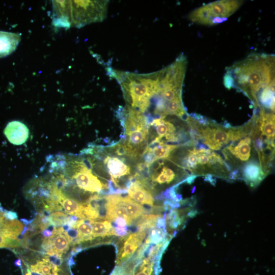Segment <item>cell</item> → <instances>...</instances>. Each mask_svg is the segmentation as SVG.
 <instances>
[{
	"mask_svg": "<svg viewBox=\"0 0 275 275\" xmlns=\"http://www.w3.org/2000/svg\"><path fill=\"white\" fill-rule=\"evenodd\" d=\"M64 232L62 226L56 227L51 236L46 238L51 248V253L46 255L56 254L62 256L63 254L66 253L69 250L70 243L65 236Z\"/></svg>",
	"mask_w": 275,
	"mask_h": 275,
	"instance_id": "14",
	"label": "cell"
},
{
	"mask_svg": "<svg viewBox=\"0 0 275 275\" xmlns=\"http://www.w3.org/2000/svg\"><path fill=\"white\" fill-rule=\"evenodd\" d=\"M222 152L230 171L234 170L231 173V178H239L242 167L249 161L257 159L255 156L257 153L254 146L252 132L250 134L230 143Z\"/></svg>",
	"mask_w": 275,
	"mask_h": 275,
	"instance_id": "7",
	"label": "cell"
},
{
	"mask_svg": "<svg viewBox=\"0 0 275 275\" xmlns=\"http://www.w3.org/2000/svg\"><path fill=\"white\" fill-rule=\"evenodd\" d=\"M44 258L48 261L51 264L59 266L61 265L63 262L62 256L56 254H52L50 255H47Z\"/></svg>",
	"mask_w": 275,
	"mask_h": 275,
	"instance_id": "25",
	"label": "cell"
},
{
	"mask_svg": "<svg viewBox=\"0 0 275 275\" xmlns=\"http://www.w3.org/2000/svg\"><path fill=\"white\" fill-rule=\"evenodd\" d=\"M123 204L131 220L142 215L145 212L144 208L140 204L126 196L122 197Z\"/></svg>",
	"mask_w": 275,
	"mask_h": 275,
	"instance_id": "22",
	"label": "cell"
},
{
	"mask_svg": "<svg viewBox=\"0 0 275 275\" xmlns=\"http://www.w3.org/2000/svg\"><path fill=\"white\" fill-rule=\"evenodd\" d=\"M243 2L223 0L210 3L193 11L188 18L193 22L206 25L222 23L235 12Z\"/></svg>",
	"mask_w": 275,
	"mask_h": 275,
	"instance_id": "6",
	"label": "cell"
},
{
	"mask_svg": "<svg viewBox=\"0 0 275 275\" xmlns=\"http://www.w3.org/2000/svg\"><path fill=\"white\" fill-rule=\"evenodd\" d=\"M267 175L262 168L258 159L252 160L241 168L239 178L252 187L257 186Z\"/></svg>",
	"mask_w": 275,
	"mask_h": 275,
	"instance_id": "11",
	"label": "cell"
},
{
	"mask_svg": "<svg viewBox=\"0 0 275 275\" xmlns=\"http://www.w3.org/2000/svg\"><path fill=\"white\" fill-rule=\"evenodd\" d=\"M104 163L115 185H117V179L130 174L129 167L117 157L107 156L104 159Z\"/></svg>",
	"mask_w": 275,
	"mask_h": 275,
	"instance_id": "16",
	"label": "cell"
},
{
	"mask_svg": "<svg viewBox=\"0 0 275 275\" xmlns=\"http://www.w3.org/2000/svg\"><path fill=\"white\" fill-rule=\"evenodd\" d=\"M129 197L136 202L142 204H146L152 206L153 198L151 193L146 189L139 181L132 182L128 189Z\"/></svg>",
	"mask_w": 275,
	"mask_h": 275,
	"instance_id": "18",
	"label": "cell"
},
{
	"mask_svg": "<svg viewBox=\"0 0 275 275\" xmlns=\"http://www.w3.org/2000/svg\"><path fill=\"white\" fill-rule=\"evenodd\" d=\"M144 230H141L130 234L126 239L122 251L121 259H126L130 256L141 244L145 237Z\"/></svg>",
	"mask_w": 275,
	"mask_h": 275,
	"instance_id": "19",
	"label": "cell"
},
{
	"mask_svg": "<svg viewBox=\"0 0 275 275\" xmlns=\"http://www.w3.org/2000/svg\"><path fill=\"white\" fill-rule=\"evenodd\" d=\"M4 133L10 143L15 145H21L29 139L30 131L22 122L12 121L7 124Z\"/></svg>",
	"mask_w": 275,
	"mask_h": 275,
	"instance_id": "12",
	"label": "cell"
},
{
	"mask_svg": "<svg viewBox=\"0 0 275 275\" xmlns=\"http://www.w3.org/2000/svg\"><path fill=\"white\" fill-rule=\"evenodd\" d=\"M8 219L6 217L5 211H3L0 207V233L4 234L6 237L7 236L6 233V223Z\"/></svg>",
	"mask_w": 275,
	"mask_h": 275,
	"instance_id": "26",
	"label": "cell"
},
{
	"mask_svg": "<svg viewBox=\"0 0 275 275\" xmlns=\"http://www.w3.org/2000/svg\"><path fill=\"white\" fill-rule=\"evenodd\" d=\"M30 270L31 275H44L43 274H42L41 272L39 271L31 270Z\"/></svg>",
	"mask_w": 275,
	"mask_h": 275,
	"instance_id": "28",
	"label": "cell"
},
{
	"mask_svg": "<svg viewBox=\"0 0 275 275\" xmlns=\"http://www.w3.org/2000/svg\"><path fill=\"white\" fill-rule=\"evenodd\" d=\"M15 264L18 266H21V260L20 259L17 260V261H16L15 262Z\"/></svg>",
	"mask_w": 275,
	"mask_h": 275,
	"instance_id": "29",
	"label": "cell"
},
{
	"mask_svg": "<svg viewBox=\"0 0 275 275\" xmlns=\"http://www.w3.org/2000/svg\"><path fill=\"white\" fill-rule=\"evenodd\" d=\"M5 215L7 219L10 220L16 219L17 218V214L16 212L10 211H5Z\"/></svg>",
	"mask_w": 275,
	"mask_h": 275,
	"instance_id": "27",
	"label": "cell"
},
{
	"mask_svg": "<svg viewBox=\"0 0 275 275\" xmlns=\"http://www.w3.org/2000/svg\"><path fill=\"white\" fill-rule=\"evenodd\" d=\"M51 223L54 226H62L67 224L69 217L60 211H54L48 216Z\"/></svg>",
	"mask_w": 275,
	"mask_h": 275,
	"instance_id": "24",
	"label": "cell"
},
{
	"mask_svg": "<svg viewBox=\"0 0 275 275\" xmlns=\"http://www.w3.org/2000/svg\"><path fill=\"white\" fill-rule=\"evenodd\" d=\"M108 4L107 1H53L52 23L68 28L102 21Z\"/></svg>",
	"mask_w": 275,
	"mask_h": 275,
	"instance_id": "3",
	"label": "cell"
},
{
	"mask_svg": "<svg viewBox=\"0 0 275 275\" xmlns=\"http://www.w3.org/2000/svg\"><path fill=\"white\" fill-rule=\"evenodd\" d=\"M53 275H58V273H55Z\"/></svg>",
	"mask_w": 275,
	"mask_h": 275,
	"instance_id": "30",
	"label": "cell"
},
{
	"mask_svg": "<svg viewBox=\"0 0 275 275\" xmlns=\"http://www.w3.org/2000/svg\"><path fill=\"white\" fill-rule=\"evenodd\" d=\"M57 194V201L61 205L66 213L82 219H86L84 214L83 204L66 197L61 189L58 190Z\"/></svg>",
	"mask_w": 275,
	"mask_h": 275,
	"instance_id": "15",
	"label": "cell"
},
{
	"mask_svg": "<svg viewBox=\"0 0 275 275\" xmlns=\"http://www.w3.org/2000/svg\"><path fill=\"white\" fill-rule=\"evenodd\" d=\"M20 40L21 36L18 33L0 31V58L12 53Z\"/></svg>",
	"mask_w": 275,
	"mask_h": 275,
	"instance_id": "17",
	"label": "cell"
},
{
	"mask_svg": "<svg viewBox=\"0 0 275 275\" xmlns=\"http://www.w3.org/2000/svg\"><path fill=\"white\" fill-rule=\"evenodd\" d=\"M183 145V144H182ZM182 145H170L163 142H152L151 145L146 148L144 153L148 154V164L161 159L168 158L171 153Z\"/></svg>",
	"mask_w": 275,
	"mask_h": 275,
	"instance_id": "13",
	"label": "cell"
},
{
	"mask_svg": "<svg viewBox=\"0 0 275 275\" xmlns=\"http://www.w3.org/2000/svg\"><path fill=\"white\" fill-rule=\"evenodd\" d=\"M90 222L92 226L93 238L116 235L115 229L112 227L111 223L108 221H90Z\"/></svg>",
	"mask_w": 275,
	"mask_h": 275,
	"instance_id": "20",
	"label": "cell"
},
{
	"mask_svg": "<svg viewBox=\"0 0 275 275\" xmlns=\"http://www.w3.org/2000/svg\"><path fill=\"white\" fill-rule=\"evenodd\" d=\"M78 170L72 178L75 180L77 186L85 191L99 193L105 188V185L94 175L85 164L79 163Z\"/></svg>",
	"mask_w": 275,
	"mask_h": 275,
	"instance_id": "9",
	"label": "cell"
},
{
	"mask_svg": "<svg viewBox=\"0 0 275 275\" xmlns=\"http://www.w3.org/2000/svg\"><path fill=\"white\" fill-rule=\"evenodd\" d=\"M176 174L171 169L163 166L160 172L152 179L154 182L159 184H167L171 183L175 178Z\"/></svg>",
	"mask_w": 275,
	"mask_h": 275,
	"instance_id": "23",
	"label": "cell"
},
{
	"mask_svg": "<svg viewBox=\"0 0 275 275\" xmlns=\"http://www.w3.org/2000/svg\"><path fill=\"white\" fill-rule=\"evenodd\" d=\"M122 197L118 195H111L105 197V218L109 221H115L117 218L122 217L129 225L132 220L123 204Z\"/></svg>",
	"mask_w": 275,
	"mask_h": 275,
	"instance_id": "10",
	"label": "cell"
},
{
	"mask_svg": "<svg viewBox=\"0 0 275 275\" xmlns=\"http://www.w3.org/2000/svg\"><path fill=\"white\" fill-rule=\"evenodd\" d=\"M73 227L76 228L77 232V244L93 239L92 226L90 222H86L81 219L77 221Z\"/></svg>",
	"mask_w": 275,
	"mask_h": 275,
	"instance_id": "21",
	"label": "cell"
},
{
	"mask_svg": "<svg viewBox=\"0 0 275 275\" xmlns=\"http://www.w3.org/2000/svg\"><path fill=\"white\" fill-rule=\"evenodd\" d=\"M185 121L190 129L191 141L195 144L200 141L212 151L224 148L250 134L252 130L250 120L244 125L237 127L221 126L199 115L195 117L188 115Z\"/></svg>",
	"mask_w": 275,
	"mask_h": 275,
	"instance_id": "2",
	"label": "cell"
},
{
	"mask_svg": "<svg viewBox=\"0 0 275 275\" xmlns=\"http://www.w3.org/2000/svg\"><path fill=\"white\" fill-rule=\"evenodd\" d=\"M185 147L180 166L182 168L196 176L210 175L224 179L231 178L230 169L218 154L193 142L186 143Z\"/></svg>",
	"mask_w": 275,
	"mask_h": 275,
	"instance_id": "5",
	"label": "cell"
},
{
	"mask_svg": "<svg viewBox=\"0 0 275 275\" xmlns=\"http://www.w3.org/2000/svg\"><path fill=\"white\" fill-rule=\"evenodd\" d=\"M109 72L121 85L130 107L144 113L150 106V99L155 94L159 71L140 74L112 69Z\"/></svg>",
	"mask_w": 275,
	"mask_h": 275,
	"instance_id": "4",
	"label": "cell"
},
{
	"mask_svg": "<svg viewBox=\"0 0 275 275\" xmlns=\"http://www.w3.org/2000/svg\"><path fill=\"white\" fill-rule=\"evenodd\" d=\"M125 122L128 140L125 144L131 151L133 157L138 156L139 149L145 144L148 134L147 121L142 113L128 108Z\"/></svg>",
	"mask_w": 275,
	"mask_h": 275,
	"instance_id": "8",
	"label": "cell"
},
{
	"mask_svg": "<svg viewBox=\"0 0 275 275\" xmlns=\"http://www.w3.org/2000/svg\"><path fill=\"white\" fill-rule=\"evenodd\" d=\"M224 85L229 89H239L252 100L255 108H258L261 93L274 85V56L252 54L235 63L228 68Z\"/></svg>",
	"mask_w": 275,
	"mask_h": 275,
	"instance_id": "1",
	"label": "cell"
}]
</instances>
